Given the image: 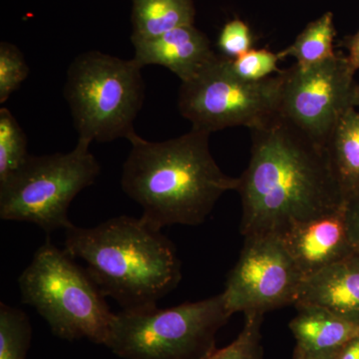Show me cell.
I'll return each mask as SVG.
<instances>
[{
  "label": "cell",
  "mask_w": 359,
  "mask_h": 359,
  "mask_svg": "<svg viewBox=\"0 0 359 359\" xmlns=\"http://www.w3.org/2000/svg\"><path fill=\"white\" fill-rule=\"evenodd\" d=\"M250 132L249 166L237 188L244 237L280 236L294 224L344 209L346 197L325 146L278 114Z\"/></svg>",
  "instance_id": "obj_1"
},
{
  "label": "cell",
  "mask_w": 359,
  "mask_h": 359,
  "mask_svg": "<svg viewBox=\"0 0 359 359\" xmlns=\"http://www.w3.org/2000/svg\"><path fill=\"white\" fill-rule=\"evenodd\" d=\"M210 135L192 128L167 141L137 133L127 139L122 189L143 208L141 219L151 228L203 224L224 193L237 191L238 178L224 174L210 152Z\"/></svg>",
  "instance_id": "obj_2"
},
{
  "label": "cell",
  "mask_w": 359,
  "mask_h": 359,
  "mask_svg": "<svg viewBox=\"0 0 359 359\" xmlns=\"http://www.w3.org/2000/svg\"><path fill=\"white\" fill-rule=\"evenodd\" d=\"M65 250L87 264L104 297L125 311H149L176 289L182 264L173 243L141 218L119 216L66 230Z\"/></svg>",
  "instance_id": "obj_3"
},
{
  "label": "cell",
  "mask_w": 359,
  "mask_h": 359,
  "mask_svg": "<svg viewBox=\"0 0 359 359\" xmlns=\"http://www.w3.org/2000/svg\"><path fill=\"white\" fill-rule=\"evenodd\" d=\"M23 304L39 311L56 337L105 346L114 314L86 269L47 238L18 280Z\"/></svg>",
  "instance_id": "obj_4"
},
{
  "label": "cell",
  "mask_w": 359,
  "mask_h": 359,
  "mask_svg": "<svg viewBox=\"0 0 359 359\" xmlns=\"http://www.w3.org/2000/svg\"><path fill=\"white\" fill-rule=\"evenodd\" d=\"M142 67L100 51L81 53L67 70L65 97L78 140L110 143L136 133L145 99Z\"/></svg>",
  "instance_id": "obj_5"
},
{
  "label": "cell",
  "mask_w": 359,
  "mask_h": 359,
  "mask_svg": "<svg viewBox=\"0 0 359 359\" xmlns=\"http://www.w3.org/2000/svg\"><path fill=\"white\" fill-rule=\"evenodd\" d=\"M231 316L223 294L171 309L121 311L105 346L125 359H205Z\"/></svg>",
  "instance_id": "obj_6"
},
{
  "label": "cell",
  "mask_w": 359,
  "mask_h": 359,
  "mask_svg": "<svg viewBox=\"0 0 359 359\" xmlns=\"http://www.w3.org/2000/svg\"><path fill=\"white\" fill-rule=\"evenodd\" d=\"M101 167L90 144L77 141L68 153L32 156L0 181V218L28 222L47 233L74 226L68 217L71 202L93 185Z\"/></svg>",
  "instance_id": "obj_7"
},
{
  "label": "cell",
  "mask_w": 359,
  "mask_h": 359,
  "mask_svg": "<svg viewBox=\"0 0 359 359\" xmlns=\"http://www.w3.org/2000/svg\"><path fill=\"white\" fill-rule=\"evenodd\" d=\"M280 72L247 81L233 72L230 59L218 56L199 75L182 82L180 113L192 123L193 129L210 134L231 127L259 128L278 114Z\"/></svg>",
  "instance_id": "obj_8"
},
{
  "label": "cell",
  "mask_w": 359,
  "mask_h": 359,
  "mask_svg": "<svg viewBox=\"0 0 359 359\" xmlns=\"http://www.w3.org/2000/svg\"><path fill=\"white\" fill-rule=\"evenodd\" d=\"M355 71L347 56L337 54L314 65L297 63L283 70L278 115L327 147L340 118L355 107Z\"/></svg>",
  "instance_id": "obj_9"
},
{
  "label": "cell",
  "mask_w": 359,
  "mask_h": 359,
  "mask_svg": "<svg viewBox=\"0 0 359 359\" xmlns=\"http://www.w3.org/2000/svg\"><path fill=\"white\" fill-rule=\"evenodd\" d=\"M304 280L280 236H248L222 294L231 316L264 314L290 304L294 306Z\"/></svg>",
  "instance_id": "obj_10"
},
{
  "label": "cell",
  "mask_w": 359,
  "mask_h": 359,
  "mask_svg": "<svg viewBox=\"0 0 359 359\" xmlns=\"http://www.w3.org/2000/svg\"><path fill=\"white\" fill-rule=\"evenodd\" d=\"M280 237L304 278L355 252L347 233L344 208L294 224Z\"/></svg>",
  "instance_id": "obj_11"
},
{
  "label": "cell",
  "mask_w": 359,
  "mask_h": 359,
  "mask_svg": "<svg viewBox=\"0 0 359 359\" xmlns=\"http://www.w3.org/2000/svg\"><path fill=\"white\" fill-rule=\"evenodd\" d=\"M134 60L141 66L160 65L190 81L218 58L209 39L194 25L183 26L150 39L131 40Z\"/></svg>",
  "instance_id": "obj_12"
},
{
  "label": "cell",
  "mask_w": 359,
  "mask_h": 359,
  "mask_svg": "<svg viewBox=\"0 0 359 359\" xmlns=\"http://www.w3.org/2000/svg\"><path fill=\"white\" fill-rule=\"evenodd\" d=\"M297 304L321 306L359 325V255L304 278Z\"/></svg>",
  "instance_id": "obj_13"
},
{
  "label": "cell",
  "mask_w": 359,
  "mask_h": 359,
  "mask_svg": "<svg viewBox=\"0 0 359 359\" xmlns=\"http://www.w3.org/2000/svg\"><path fill=\"white\" fill-rule=\"evenodd\" d=\"M297 313L290 328L302 351L323 355L337 353L359 335V325L314 304H295Z\"/></svg>",
  "instance_id": "obj_14"
},
{
  "label": "cell",
  "mask_w": 359,
  "mask_h": 359,
  "mask_svg": "<svg viewBox=\"0 0 359 359\" xmlns=\"http://www.w3.org/2000/svg\"><path fill=\"white\" fill-rule=\"evenodd\" d=\"M131 40L150 39L183 26L194 25L192 0H132Z\"/></svg>",
  "instance_id": "obj_15"
},
{
  "label": "cell",
  "mask_w": 359,
  "mask_h": 359,
  "mask_svg": "<svg viewBox=\"0 0 359 359\" xmlns=\"http://www.w3.org/2000/svg\"><path fill=\"white\" fill-rule=\"evenodd\" d=\"M327 152L346 200L359 191V109L340 118L327 142Z\"/></svg>",
  "instance_id": "obj_16"
},
{
  "label": "cell",
  "mask_w": 359,
  "mask_h": 359,
  "mask_svg": "<svg viewBox=\"0 0 359 359\" xmlns=\"http://www.w3.org/2000/svg\"><path fill=\"white\" fill-rule=\"evenodd\" d=\"M334 15L327 13L306 26L294 43L278 53L283 59L290 56L297 65H311L335 55Z\"/></svg>",
  "instance_id": "obj_17"
},
{
  "label": "cell",
  "mask_w": 359,
  "mask_h": 359,
  "mask_svg": "<svg viewBox=\"0 0 359 359\" xmlns=\"http://www.w3.org/2000/svg\"><path fill=\"white\" fill-rule=\"evenodd\" d=\"M32 332L27 314L0 304V359H26Z\"/></svg>",
  "instance_id": "obj_18"
},
{
  "label": "cell",
  "mask_w": 359,
  "mask_h": 359,
  "mask_svg": "<svg viewBox=\"0 0 359 359\" xmlns=\"http://www.w3.org/2000/svg\"><path fill=\"white\" fill-rule=\"evenodd\" d=\"M27 136L7 108L0 109V181L23 164L28 156Z\"/></svg>",
  "instance_id": "obj_19"
},
{
  "label": "cell",
  "mask_w": 359,
  "mask_h": 359,
  "mask_svg": "<svg viewBox=\"0 0 359 359\" xmlns=\"http://www.w3.org/2000/svg\"><path fill=\"white\" fill-rule=\"evenodd\" d=\"M244 328L228 346L215 349L205 359H264L262 323L264 314L245 313Z\"/></svg>",
  "instance_id": "obj_20"
},
{
  "label": "cell",
  "mask_w": 359,
  "mask_h": 359,
  "mask_svg": "<svg viewBox=\"0 0 359 359\" xmlns=\"http://www.w3.org/2000/svg\"><path fill=\"white\" fill-rule=\"evenodd\" d=\"M29 74L20 48L9 42L0 43V103H6Z\"/></svg>",
  "instance_id": "obj_21"
},
{
  "label": "cell",
  "mask_w": 359,
  "mask_h": 359,
  "mask_svg": "<svg viewBox=\"0 0 359 359\" xmlns=\"http://www.w3.org/2000/svg\"><path fill=\"white\" fill-rule=\"evenodd\" d=\"M231 60V59H230ZM278 54L266 49H250L238 58L231 60V69L242 79L247 81H259L271 77L273 72L280 73Z\"/></svg>",
  "instance_id": "obj_22"
},
{
  "label": "cell",
  "mask_w": 359,
  "mask_h": 359,
  "mask_svg": "<svg viewBox=\"0 0 359 359\" xmlns=\"http://www.w3.org/2000/svg\"><path fill=\"white\" fill-rule=\"evenodd\" d=\"M252 45V37L249 26L240 20L226 23L219 36V49L223 57L231 60L250 51Z\"/></svg>",
  "instance_id": "obj_23"
},
{
  "label": "cell",
  "mask_w": 359,
  "mask_h": 359,
  "mask_svg": "<svg viewBox=\"0 0 359 359\" xmlns=\"http://www.w3.org/2000/svg\"><path fill=\"white\" fill-rule=\"evenodd\" d=\"M344 219L349 241L354 252L359 255V191L346 200Z\"/></svg>",
  "instance_id": "obj_24"
},
{
  "label": "cell",
  "mask_w": 359,
  "mask_h": 359,
  "mask_svg": "<svg viewBox=\"0 0 359 359\" xmlns=\"http://www.w3.org/2000/svg\"><path fill=\"white\" fill-rule=\"evenodd\" d=\"M334 359H359V335L344 344Z\"/></svg>",
  "instance_id": "obj_25"
},
{
  "label": "cell",
  "mask_w": 359,
  "mask_h": 359,
  "mask_svg": "<svg viewBox=\"0 0 359 359\" xmlns=\"http://www.w3.org/2000/svg\"><path fill=\"white\" fill-rule=\"evenodd\" d=\"M347 48H348V55H347V59H348L349 62H351V66L355 70L359 69V30L358 33L353 35L351 37V40H349L348 45H347Z\"/></svg>",
  "instance_id": "obj_26"
},
{
  "label": "cell",
  "mask_w": 359,
  "mask_h": 359,
  "mask_svg": "<svg viewBox=\"0 0 359 359\" xmlns=\"http://www.w3.org/2000/svg\"><path fill=\"white\" fill-rule=\"evenodd\" d=\"M335 354V353H334ZM334 354L332 355H323V354H314L302 351L299 347L295 346L294 355L292 359H334Z\"/></svg>",
  "instance_id": "obj_27"
},
{
  "label": "cell",
  "mask_w": 359,
  "mask_h": 359,
  "mask_svg": "<svg viewBox=\"0 0 359 359\" xmlns=\"http://www.w3.org/2000/svg\"><path fill=\"white\" fill-rule=\"evenodd\" d=\"M354 106L359 109V85L356 86L355 96H354Z\"/></svg>",
  "instance_id": "obj_28"
}]
</instances>
